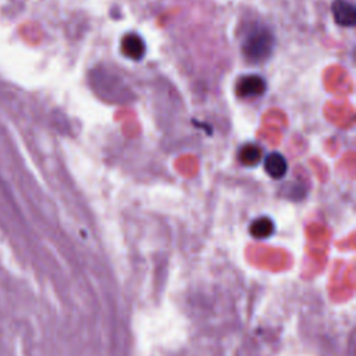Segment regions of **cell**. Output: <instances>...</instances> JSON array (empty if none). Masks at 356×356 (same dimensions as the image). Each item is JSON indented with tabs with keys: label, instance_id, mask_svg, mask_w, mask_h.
Instances as JSON below:
<instances>
[{
	"label": "cell",
	"instance_id": "6",
	"mask_svg": "<svg viewBox=\"0 0 356 356\" xmlns=\"http://www.w3.org/2000/svg\"><path fill=\"white\" fill-rule=\"evenodd\" d=\"M249 231H250V235L254 236L256 239H267L274 232V222L271 218L263 216L252 221Z\"/></svg>",
	"mask_w": 356,
	"mask_h": 356
},
{
	"label": "cell",
	"instance_id": "7",
	"mask_svg": "<svg viewBox=\"0 0 356 356\" xmlns=\"http://www.w3.org/2000/svg\"><path fill=\"white\" fill-rule=\"evenodd\" d=\"M261 159V149L254 143H246L239 150V160L245 165H256Z\"/></svg>",
	"mask_w": 356,
	"mask_h": 356
},
{
	"label": "cell",
	"instance_id": "5",
	"mask_svg": "<svg viewBox=\"0 0 356 356\" xmlns=\"http://www.w3.org/2000/svg\"><path fill=\"white\" fill-rule=\"evenodd\" d=\"M264 170L271 178H282L288 170L286 159L278 152H271L264 159Z\"/></svg>",
	"mask_w": 356,
	"mask_h": 356
},
{
	"label": "cell",
	"instance_id": "4",
	"mask_svg": "<svg viewBox=\"0 0 356 356\" xmlns=\"http://www.w3.org/2000/svg\"><path fill=\"white\" fill-rule=\"evenodd\" d=\"M145 42L136 33H128L121 40V51L131 60H140L145 54Z\"/></svg>",
	"mask_w": 356,
	"mask_h": 356
},
{
	"label": "cell",
	"instance_id": "3",
	"mask_svg": "<svg viewBox=\"0 0 356 356\" xmlns=\"http://www.w3.org/2000/svg\"><path fill=\"white\" fill-rule=\"evenodd\" d=\"M332 17L341 26H353L356 22L355 6L346 0H335L331 6Z\"/></svg>",
	"mask_w": 356,
	"mask_h": 356
},
{
	"label": "cell",
	"instance_id": "2",
	"mask_svg": "<svg viewBox=\"0 0 356 356\" xmlns=\"http://www.w3.org/2000/svg\"><path fill=\"white\" fill-rule=\"evenodd\" d=\"M239 97H259L266 92V81L256 74L241 76L235 85Z\"/></svg>",
	"mask_w": 356,
	"mask_h": 356
},
{
	"label": "cell",
	"instance_id": "1",
	"mask_svg": "<svg viewBox=\"0 0 356 356\" xmlns=\"http://www.w3.org/2000/svg\"><path fill=\"white\" fill-rule=\"evenodd\" d=\"M274 46L275 36L270 28L263 24H253L243 36L241 50L248 63L260 64L271 56Z\"/></svg>",
	"mask_w": 356,
	"mask_h": 356
}]
</instances>
